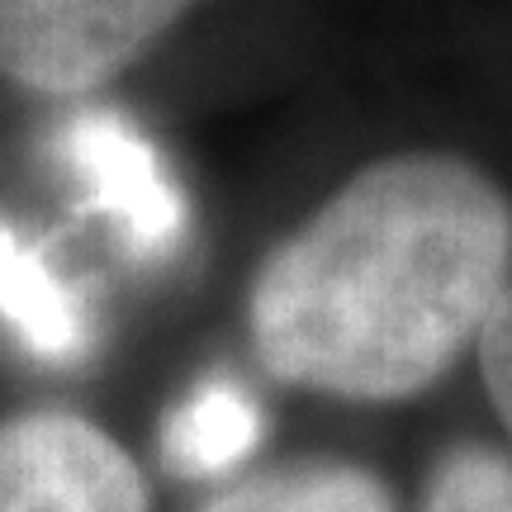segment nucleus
Wrapping results in <instances>:
<instances>
[{
  "mask_svg": "<svg viewBox=\"0 0 512 512\" xmlns=\"http://www.w3.org/2000/svg\"><path fill=\"white\" fill-rule=\"evenodd\" d=\"M53 157L81 209L110 228L124 256L157 266L185 242V195L166 171L157 143L128 114L81 105L53 133Z\"/></svg>",
  "mask_w": 512,
  "mask_h": 512,
  "instance_id": "obj_2",
  "label": "nucleus"
},
{
  "mask_svg": "<svg viewBox=\"0 0 512 512\" xmlns=\"http://www.w3.org/2000/svg\"><path fill=\"white\" fill-rule=\"evenodd\" d=\"M512 285V204L479 166L408 152L356 171L252 280L275 380L356 403L422 394Z\"/></svg>",
  "mask_w": 512,
  "mask_h": 512,
  "instance_id": "obj_1",
  "label": "nucleus"
},
{
  "mask_svg": "<svg viewBox=\"0 0 512 512\" xmlns=\"http://www.w3.org/2000/svg\"><path fill=\"white\" fill-rule=\"evenodd\" d=\"M195 0H0V72L38 95H91Z\"/></svg>",
  "mask_w": 512,
  "mask_h": 512,
  "instance_id": "obj_3",
  "label": "nucleus"
},
{
  "mask_svg": "<svg viewBox=\"0 0 512 512\" xmlns=\"http://www.w3.org/2000/svg\"><path fill=\"white\" fill-rule=\"evenodd\" d=\"M200 512H394V498L361 465L290 460L219 489Z\"/></svg>",
  "mask_w": 512,
  "mask_h": 512,
  "instance_id": "obj_7",
  "label": "nucleus"
},
{
  "mask_svg": "<svg viewBox=\"0 0 512 512\" xmlns=\"http://www.w3.org/2000/svg\"><path fill=\"white\" fill-rule=\"evenodd\" d=\"M422 512H512V460L489 446L446 451L432 470Z\"/></svg>",
  "mask_w": 512,
  "mask_h": 512,
  "instance_id": "obj_8",
  "label": "nucleus"
},
{
  "mask_svg": "<svg viewBox=\"0 0 512 512\" xmlns=\"http://www.w3.org/2000/svg\"><path fill=\"white\" fill-rule=\"evenodd\" d=\"M0 332L43 366H81L95 351V313L72 275L15 219L0 214Z\"/></svg>",
  "mask_w": 512,
  "mask_h": 512,
  "instance_id": "obj_5",
  "label": "nucleus"
},
{
  "mask_svg": "<svg viewBox=\"0 0 512 512\" xmlns=\"http://www.w3.org/2000/svg\"><path fill=\"white\" fill-rule=\"evenodd\" d=\"M0 512H147V484L110 432L34 408L0 422Z\"/></svg>",
  "mask_w": 512,
  "mask_h": 512,
  "instance_id": "obj_4",
  "label": "nucleus"
},
{
  "mask_svg": "<svg viewBox=\"0 0 512 512\" xmlns=\"http://www.w3.org/2000/svg\"><path fill=\"white\" fill-rule=\"evenodd\" d=\"M261 408L228 375H209L162 418V460L181 479H214L256 451Z\"/></svg>",
  "mask_w": 512,
  "mask_h": 512,
  "instance_id": "obj_6",
  "label": "nucleus"
},
{
  "mask_svg": "<svg viewBox=\"0 0 512 512\" xmlns=\"http://www.w3.org/2000/svg\"><path fill=\"white\" fill-rule=\"evenodd\" d=\"M479 370H484L498 418L512 432V285L503 290V299L494 304L489 323L479 332Z\"/></svg>",
  "mask_w": 512,
  "mask_h": 512,
  "instance_id": "obj_9",
  "label": "nucleus"
}]
</instances>
